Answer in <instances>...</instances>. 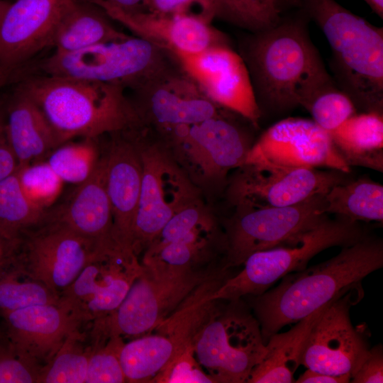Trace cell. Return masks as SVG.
Returning a JSON list of instances; mask_svg holds the SVG:
<instances>
[{
    "instance_id": "cell-1",
    "label": "cell",
    "mask_w": 383,
    "mask_h": 383,
    "mask_svg": "<svg viewBox=\"0 0 383 383\" xmlns=\"http://www.w3.org/2000/svg\"><path fill=\"white\" fill-rule=\"evenodd\" d=\"M382 267V240L368 234L342 247L332 258L289 273L272 289L252 296L250 308L260 323L265 344L283 327L318 311Z\"/></svg>"
},
{
    "instance_id": "cell-2",
    "label": "cell",
    "mask_w": 383,
    "mask_h": 383,
    "mask_svg": "<svg viewBox=\"0 0 383 383\" xmlns=\"http://www.w3.org/2000/svg\"><path fill=\"white\" fill-rule=\"evenodd\" d=\"M247 62L257 103L272 112L302 106L334 84L301 20L257 30L248 45Z\"/></svg>"
},
{
    "instance_id": "cell-3",
    "label": "cell",
    "mask_w": 383,
    "mask_h": 383,
    "mask_svg": "<svg viewBox=\"0 0 383 383\" xmlns=\"http://www.w3.org/2000/svg\"><path fill=\"white\" fill-rule=\"evenodd\" d=\"M13 83L38 105L60 145L143 126L121 86L43 74H22Z\"/></svg>"
},
{
    "instance_id": "cell-4",
    "label": "cell",
    "mask_w": 383,
    "mask_h": 383,
    "mask_svg": "<svg viewBox=\"0 0 383 383\" xmlns=\"http://www.w3.org/2000/svg\"><path fill=\"white\" fill-rule=\"evenodd\" d=\"M325 35L340 89L356 109L383 115V30L335 0H304Z\"/></svg>"
},
{
    "instance_id": "cell-5",
    "label": "cell",
    "mask_w": 383,
    "mask_h": 383,
    "mask_svg": "<svg viewBox=\"0 0 383 383\" xmlns=\"http://www.w3.org/2000/svg\"><path fill=\"white\" fill-rule=\"evenodd\" d=\"M367 235L360 222L327 216L291 241L251 254L243 262V268L228 278L213 299L234 301L259 296L284 276L306 268L309 260L321 251L351 245Z\"/></svg>"
},
{
    "instance_id": "cell-6",
    "label": "cell",
    "mask_w": 383,
    "mask_h": 383,
    "mask_svg": "<svg viewBox=\"0 0 383 383\" xmlns=\"http://www.w3.org/2000/svg\"><path fill=\"white\" fill-rule=\"evenodd\" d=\"M142 270L126 296L109 315L90 323L94 335L135 338L153 331L201 282L223 266L209 270L140 262Z\"/></svg>"
},
{
    "instance_id": "cell-7",
    "label": "cell",
    "mask_w": 383,
    "mask_h": 383,
    "mask_svg": "<svg viewBox=\"0 0 383 383\" xmlns=\"http://www.w3.org/2000/svg\"><path fill=\"white\" fill-rule=\"evenodd\" d=\"M194 350L215 383H244L267 349L260 323L242 299L221 300L196 338Z\"/></svg>"
},
{
    "instance_id": "cell-8",
    "label": "cell",
    "mask_w": 383,
    "mask_h": 383,
    "mask_svg": "<svg viewBox=\"0 0 383 383\" xmlns=\"http://www.w3.org/2000/svg\"><path fill=\"white\" fill-rule=\"evenodd\" d=\"M163 50L145 39L129 36L73 52H54L35 69L43 74L134 89L167 68Z\"/></svg>"
},
{
    "instance_id": "cell-9",
    "label": "cell",
    "mask_w": 383,
    "mask_h": 383,
    "mask_svg": "<svg viewBox=\"0 0 383 383\" xmlns=\"http://www.w3.org/2000/svg\"><path fill=\"white\" fill-rule=\"evenodd\" d=\"M147 134V127L141 126L138 145L143 174L133 233V249L138 256L179 210L199 198L196 187L165 142L151 141Z\"/></svg>"
},
{
    "instance_id": "cell-10",
    "label": "cell",
    "mask_w": 383,
    "mask_h": 383,
    "mask_svg": "<svg viewBox=\"0 0 383 383\" xmlns=\"http://www.w3.org/2000/svg\"><path fill=\"white\" fill-rule=\"evenodd\" d=\"M160 132L179 165L199 183L210 186L226 187L228 172L244 164L253 144L223 115Z\"/></svg>"
},
{
    "instance_id": "cell-11",
    "label": "cell",
    "mask_w": 383,
    "mask_h": 383,
    "mask_svg": "<svg viewBox=\"0 0 383 383\" xmlns=\"http://www.w3.org/2000/svg\"><path fill=\"white\" fill-rule=\"evenodd\" d=\"M324 194L288 206H235L234 214L223 223L224 267H239L251 254L291 241L315 227L328 216L321 211Z\"/></svg>"
},
{
    "instance_id": "cell-12",
    "label": "cell",
    "mask_w": 383,
    "mask_h": 383,
    "mask_svg": "<svg viewBox=\"0 0 383 383\" xmlns=\"http://www.w3.org/2000/svg\"><path fill=\"white\" fill-rule=\"evenodd\" d=\"M108 241L82 236L45 213L42 222L17 237L14 262L29 277L60 296Z\"/></svg>"
},
{
    "instance_id": "cell-13",
    "label": "cell",
    "mask_w": 383,
    "mask_h": 383,
    "mask_svg": "<svg viewBox=\"0 0 383 383\" xmlns=\"http://www.w3.org/2000/svg\"><path fill=\"white\" fill-rule=\"evenodd\" d=\"M350 178L351 172L333 169L245 163L228 180L226 194L235 206H288L324 194Z\"/></svg>"
},
{
    "instance_id": "cell-14",
    "label": "cell",
    "mask_w": 383,
    "mask_h": 383,
    "mask_svg": "<svg viewBox=\"0 0 383 383\" xmlns=\"http://www.w3.org/2000/svg\"><path fill=\"white\" fill-rule=\"evenodd\" d=\"M141 270L138 256L111 240L99 248L60 301L79 323L88 324L118 308Z\"/></svg>"
},
{
    "instance_id": "cell-15",
    "label": "cell",
    "mask_w": 383,
    "mask_h": 383,
    "mask_svg": "<svg viewBox=\"0 0 383 383\" xmlns=\"http://www.w3.org/2000/svg\"><path fill=\"white\" fill-rule=\"evenodd\" d=\"M362 282L335 297L323 311L307 337L301 365L321 373L351 377L370 347L364 328H355L350 309L363 297Z\"/></svg>"
},
{
    "instance_id": "cell-16",
    "label": "cell",
    "mask_w": 383,
    "mask_h": 383,
    "mask_svg": "<svg viewBox=\"0 0 383 383\" xmlns=\"http://www.w3.org/2000/svg\"><path fill=\"white\" fill-rule=\"evenodd\" d=\"M184 73L218 106L257 126L261 110L244 60L227 44L198 53H172Z\"/></svg>"
},
{
    "instance_id": "cell-17",
    "label": "cell",
    "mask_w": 383,
    "mask_h": 383,
    "mask_svg": "<svg viewBox=\"0 0 383 383\" xmlns=\"http://www.w3.org/2000/svg\"><path fill=\"white\" fill-rule=\"evenodd\" d=\"M253 162L351 172L328 133L303 118H284L267 128L251 146L244 164Z\"/></svg>"
},
{
    "instance_id": "cell-18",
    "label": "cell",
    "mask_w": 383,
    "mask_h": 383,
    "mask_svg": "<svg viewBox=\"0 0 383 383\" xmlns=\"http://www.w3.org/2000/svg\"><path fill=\"white\" fill-rule=\"evenodd\" d=\"M71 0H16L0 23V76L11 83L43 49Z\"/></svg>"
},
{
    "instance_id": "cell-19",
    "label": "cell",
    "mask_w": 383,
    "mask_h": 383,
    "mask_svg": "<svg viewBox=\"0 0 383 383\" xmlns=\"http://www.w3.org/2000/svg\"><path fill=\"white\" fill-rule=\"evenodd\" d=\"M133 90L136 99L131 101L141 122L159 131L223 115L189 77L168 68Z\"/></svg>"
},
{
    "instance_id": "cell-20",
    "label": "cell",
    "mask_w": 383,
    "mask_h": 383,
    "mask_svg": "<svg viewBox=\"0 0 383 383\" xmlns=\"http://www.w3.org/2000/svg\"><path fill=\"white\" fill-rule=\"evenodd\" d=\"M140 128L107 134L109 140L102 148L106 191L112 214V235L120 245L133 251V226L143 174L138 145Z\"/></svg>"
},
{
    "instance_id": "cell-21",
    "label": "cell",
    "mask_w": 383,
    "mask_h": 383,
    "mask_svg": "<svg viewBox=\"0 0 383 383\" xmlns=\"http://www.w3.org/2000/svg\"><path fill=\"white\" fill-rule=\"evenodd\" d=\"M0 326L2 336L16 350L43 367L69 333L84 325L59 301L1 313Z\"/></svg>"
},
{
    "instance_id": "cell-22",
    "label": "cell",
    "mask_w": 383,
    "mask_h": 383,
    "mask_svg": "<svg viewBox=\"0 0 383 383\" xmlns=\"http://www.w3.org/2000/svg\"><path fill=\"white\" fill-rule=\"evenodd\" d=\"M135 33L170 54L198 53L213 46L226 44L222 34L201 19L181 15H166L143 9L123 11L114 8L103 10Z\"/></svg>"
},
{
    "instance_id": "cell-23",
    "label": "cell",
    "mask_w": 383,
    "mask_h": 383,
    "mask_svg": "<svg viewBox=\"0 0 383 383\" xmlns=\"http://www.w3.org/2000/svg\"><path fill=\"white\" fill-rule=\"evenodd\" d=\"M46 216L87 238L102 243L113 239L112 214L106 191V162L101 159L91 177L77 185L60 204L47 209Z\"/></svg>"
},
{
    "instance_id": "cell-24",
    "label": "cell",
    "mask_w": 383,
    "mask_h": 383,
    "mask_svg": "<svg viewBox=\"0 0 383 383\" xmlns=\"http://www.w3.org/2000/svg\"><path fill=\"white\" fill-rule=\"evenodd\" d=\"M4 97L6 129L18 168L43 161L60 145L45 116L16 84Z\"/></svg>"
},
{
    "instance_id": "cell-25",
    "label": "cell",
    "mask_w": 383,
    "mask_h": 383,
    "mask_svg": "<svg viewBox=\"0 0 383 383\" xmlns=\"http://www.w3.org/2000/svg\"><path fill=\"white\" fill-rule=\"evenodd\" d=\"M109 18L95 5L71 0L56 26L50 47L55 52L69 53L129 37L117 30Z\"/></svg>"
},
{
    "instance_id": "cell-26",
    "label": "cell",
    "mask_w": 383,
    "mask_h": 383,
    "mask_svg": "<svg viewBox=\"0 0 383 383\" xmlns=\"http://www.w3.org/2000/svg\"><path fill=\"white\" fill-rule=\"evenodd\" d=\"M331 301L295 323L289 331L270 336L265 343L267 351L263 359L252 370L246 382H294L309 332Z\"/></svg>"
},
{
    "instance_id": "cell-27",
    "label": "cell",
    "mask_w": 383,
    "mask_h": 383,
    "mask_svg": "<svg viewBox=\"0 0 383 383\" xmlns=\"http://www.w3.org/2000/svg\"><path fill=\"white\" fill-rule=\"evenodd\" d=\"M328 134L350 168L358 166L383 172V115L356 113Z\"/></svg>"
},
{
    "instance_id": "cell-28",
    "label": "cell",
    "mask_w": 383,
    "mask_h": 383,
    "mask_svg": "<svg viewBox=\"0 0 383 383\" xmlns=\"http://www.w3.org/2000/svg\"><path fill=\"white\" fill-rule=\"evenodd\" d=\"M355 222L383 221V186L362 177L332 187L323 194L321 210Z\"/></svg>"
},
{
    "instance_id": "cell-29",
    "label": "cell",
    "mask_w": 383,
    "mask_h": 383,
    "mask_svg": "<svg viewBox=\"0 0 383 383\" xmlns=\"http://www.w3.org/2000/svg\"><path fill=\"white\" fill-rule=\"evenodd\" d=\"M93 347L89 323L73 330L43 367L38 383H85Z\"/></svg>"
},
{
    "instance_id": "cell-30",
    "label": "cell",
    "mask_w": 383,
    "mask_h": 383,
    "mask_svg": "<svg viewBox=\"0 0 383 383\" xmlns=\"http://www.w3.org/2000/svg\"><path fill=\"white\" fill-rule=\"evenodd\" d=\"M100 138L68 140L49 154L47 162L63 182L80 184L91 177L101 159Z\"/></svg>"
},
{
    "instance_id": "cell-31",
    "label": "cell",
    "mask_w": 383,
    "mask_h": 383,
    "mask_svg": "<svg viewBox=\"0 0 383 383\" xmlns=\"http://www.w3.org/2000/svg\"><path fill=\"white\" fill-rule=\"evenodd\" d=\"M46 211L26 196L16 171L0 181V231L8 237L16 240L23 231L39 224Z\"/></svg>"
},
{
    "instance_id": "cell-32",
    "label": "cell",
    "mask_w": 383,
    "mask_h": 383,
    "mask_svg": "<svg viewBox=\"0 0 383 383\" xmlns=\"http://www.w3.org/2000/svg\"><path fill=\"white\" fill-rule=\"evenodd\" d=\"M59 301V296L26 274L14 260L0 267V313Z\"/></svg>"
},
{
    "instance_id": "cell-33",
    "label": "cell",
    "mask_w": 383,
    "mask_h": 383,
    "mask_svg": "<svg viewBox=\"0 0 383 383\" xmlns=\"http://www.w3.org/2000/svg\"><path fill=\"white\" fill-rule=\"evenodd\" d=\"M302 107L311 114V120L328 133L357 113L350 97L335 84L316 92Z\"/></svg>"
},
{
    "instance_id": "cell-34",
    "label": "cell",
    "mask_w": 383,
    "mask_h": 383,
    "mask_svg": "<svg viewBox=\"0 0 383 383\" xmlns=\"http://www.w3.org/2000/svg\"><path fill=\"white\" fill-rule=\"evenodd\" d=\"M16 173L23 192L34 205L46 211L55 204L63 182L47 161L18 168Z\"/></svg>"
},
{
    "instance_id": "cell-35",
    "label": "cell",
    "mask_w": 383,
    "mask_h": 383,
    "mask_svg": "<svg viewBox=\"0 0 383 383\" xmlns=\"http://www.w3.org/2000/svg\"><path fill=\"white\" fill-rule=\"evenodd\" d=\"M216 221L200 198L179 210L165 225L157 236L144 251L143 259L155 255L165 245L182 238L194 228Z\"/></svg>"
},
{
    "instance_id": "cell-36",
    "label": "cell",
    "mask_w": 383,
    "mask_h": 383,
    "mask_svg": "<svg viewBox=\"0 0 383 383\" xmlns=\"http://www.w3.org/2000/svg\"><path fill=\"white\" fill-rule=\"evenodd\" d=\"M93 343L85 383L126 382L120 362L123 338L111 335L104 340H93Z\"/></svg>"
},
{
    "instance_id": "cell-37",
    "label": "cell",
    "mask_w": 383,
    "mask_h": 383,
    "mask_svg": "<svg viewBox=\"0 0 383 383\" xmlns=\"http://www.w3.org/2000/svg\"><path fill=\"white\" fill-rule=\"evenodd\" d=\"M218 16L255 30L266 28L278 21L262 0H215Z\"/></svg>"
},
{
    "instance_id": "cell-38",
    "label": "cell",
    "mask_w": 383,
    "mask_h": 383,
    "mask_svg": "<svg viewBox=\"0 0 383 383\" xmlns=\"http://www.w3.org/2000/svg\"><path fill=\"white\" fill-rule=\"evenodd\" d=\"M43 366L0 337V383H38Z\"/></svg>"
},
{
    "instance_id": "cell-39",
    "label": "cell",
    "mask_w": 383,
    "mask_h": 383,
    "mask_svg": "<svg viewBox=\"0 0 383 383\" xmlns=\"http://www.w3.org/2000/svg\"><path fill=\"white\" fill-rule=\"evenodd\" d=\"M150 383H215L198 362L194 346L179 353Z\"/></svg>"
},
{
    "instance_id": "cell-40",
    "label": "cell",
    "mask_w": 383,
    "mask_h": 383,
    "mask_svg": "<svg viewBox=\"0 0 383 383\" xmlns=\"http://www.w3.org/2000/svg\"><path fill=\"white\" fill-rule=\"evenodd\" d=\"M144 6L151 12L192 16L208 23L218 16L215 0H145Z\"/></svg>"
},
{
    "instance_id": "cell-41",
    "label": "cell",
    "mask_w": 383,
    "mask_h": 383,
    "mask_svg": "<svg viewBox=\"0 0 383 383\" xmlns=\"http://www.w3.org/2000/svg\"><path fill=\"white\" fill-rule=\"evenodd\" d=\"M350 382H383V349L381 344L370 348L367 357L352 376Z\"/></svg>"
},
{
    "instance_id": "cell-42",
    "label": "cell",
    "mask_w": 383,
    "mask_h": 383,
    "mask_svg": "<svg viewBox=\"0 0 383 383\" xmlns=\"http://www.w3.org/2000/svg\"><path fill=\"white\" fill-rule=\"evenodd\" d=\"M18 167V161L6 129L3 94L0 96V181L14 173Z\"/></svg>"
},
{
    "instance_id": "cell-43",
    "label": "cell",
    "mask_w": 383,
    "mask_h": 383,
    "mask_svg": "<svg viewBox=\"0 0 383 383\" xmlns=\"http://www.w3.org/2000/svg\"><path fill=\"white\" fill-rule=\"evenodd\" d=\"M95 5L102 10L114 8L132 12L145 9V0H77Z\"/></svg>"
},
{
    "instance_id": "cell-44",
    "label": "cell",
    "mask_w": 383,
    "mask_h": 383,
    "mask_svg": "<svg viewBox=\"0 0 383 383\" xmlns=\"http://www.w3.org/2000/svg\"><path fill=\"white\" fill-rule=\"evenodd\" d=\"M296 383H348L350 382L349 376H335L316 372L309 369L299 377Z\"/></svg>"
},
{
    "instance_id": "cell-45",
    "label": "cell",
    "mask_w": 383,
    "mask_h": 383,
    "mask_svg": "<svg viewBox=\"0 0 383 383\" xmlns=\"http://www.w3.org/2000/svg\"><path fill=\"white\" fill-rule=\"evenodd\" d=\"M16 239H12L0 231V267L14 260Z\"/></svg>"
},
{
    "instance_id": "cell-46",
    "label": "cell",
    "mask_w": 383,
    "mask_h": 383,
    "mask_svg": "<svg viewBox=\"0 0 383 383\" xmlns=\"http://www.w3.org/2000/svg\"><path fill=\"white\" fill-rule=\"evenodd\" d=\"M265 5L271 14L279 20V14L284 8L292 0H262Z\"/></svg>"
},
{
    "instance_id": "cell-47",
    "label": "cell",
    "mask_w": 383,
    "mask_h": 383,
    "mask_svg": "<svg viewBox=\"0 0 383 383\" xmlns=\"http://www.w3.org/2000/svg\"><path fill=\"white\" fill-rule=\"evenodd\" d=\"M379 17H383V0H364Z\"/></svg>"
},
{
    "instance_id": "cell-48",
    "label": "cell",
    "mask_w": 383,
    "mask_h": 383,
    "mask_svg": "<svg viewBox=\"0 0 383 383\" xmlns=\"http://www.w3.org/2000/svg\"><path fill=\"white\" fill-rule=\"evenodd\" d=\"M10 4L11 3L7 1L0 0V23Z\"/></svg>"
},
{
    "instance_id": "cell-49",
    "label": "cell",
    "mask_w": 383,
    "mask_h": 383,
    "mask_svg": "<svg viewBox=\"0 0 383 383\" xmlns=\"http://www.w3.org/2000/svg\"><path fill=\"white\" fill-rule=\"evenodd\" d=\"M8 84L6 81L0 76V88Z\"/></svg>"
},
{
    "instance_id": "cell-50",
    "label": "cell",
    "mask_w": 383,
    "mask_h": 383,
    "mask_svg": "<svg viewBox=\"0 0 383 383\" xmlns=\"http://www.w3.org/2000/svg\"><path fill=\"white\" fill-rule=\"evenodd\" d=\"M2 336L1 330V326H0V337Z\"/></svg>"
}]
</instances>
